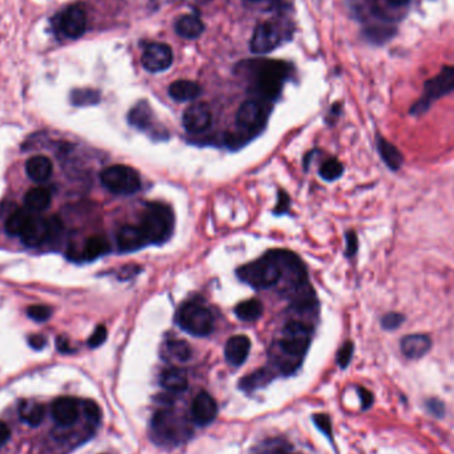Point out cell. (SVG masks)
Segmentation results:
<instances>
[{
	"label": "cell",
	"mask_w": 454,
	"mask_h": 454,
	"mask_svg": "<svg viewBox=\"0 0 454 454\" xmlns=\"http://www.w3.org/2000/svg\"><path fill=\"white\" fill-rule=\"evenodd\" d=\"M312 331L308 325L291 322L285 325L282 336L278 343L279 352L287 357L282 369L285 374L294 372L299 367L300 360L306 355V352L311 343Z\"/></svg>",
	"instance_id": "cell-1"
},
{
	"label": "cell",
	"mask_w": 454,
	"mask_h": 454,
	"mask_svg": "<svg viewBox=\"0 0 454 454\" xmlns=\"http://www.w3.org/2000/svg\"><path fill=\"white\" fill-rule=\"evenodd\" d=\"M31 215L32 214L29 213V210L20 208V210L13 211L6 222V232L13 236H20L23 230L26 229L27 223L29 221Z\"/></svg>",
	"instance_id": "cell-31"
},
{
	"label": "cell",
	"mask_w": 454,
	"mask_h": 454,
	"mask_svg": "<svg viewBox=\"0 0 454 454\" xmlns=\"http://www.w3.org/2000/svg\"><path fill=\"white\" fill-rule=\"evenodd\" d=\"M432 340L428 335H408L402 340V352L408 359H420L428 353Z\"/></svg>",
	"instance_id": "cell-19"
},
{
	"label": "cell",
	"mask_w": 454,
	"mask_h": 454,
	"mask_svg": "<svg viewBox=\"0 0 454 454\" xmlns=\"http://www.w3.org/2000/svg\"><path fill=\"white\" fill-rule=\"evenodd\" d=\"M106 336H108L106 328H105L104 325H99L93 331L91 338L88 339V346L91 348H97V347H100L104 343L105 340H106Z\"/></svg>",
	"instance_id": "cell-38"
},
{
	"label": "cell",
	"mask_w": 454,
	"mask_h": 454,
	"mask_svg": "<svg viewBox=\"0 0 454 454\" xmlns=\"http://www.w3.org/2000/svg\"><path fill=\"white\" fill-rule=\"evenodd\" d=\"M357 246H359V242H357L356 233L348 232L346 234V254H347V257L355 255L357 251Z\"/></svg>",
	"instance_id": "cell-42"
},
{
	"label": "cell",
	"mask_w": 454,
	"mask_h": 454,
	"mask_svg": "<svg viewBox=\"0 0 454 454\" xmlns=\"http://www.w3.org/2000/svg\"><path fill=\"white\" fill-rule=\"evenodd\" d=\"M101 183L105 189L117 195H132L141 189L140 174L125 165H113L101 171Z\"/></svg>",
	"instance_id": "cell-7"
},
{
	"label": "cell",
	"mask_w": 454,
	"mask_h": 454,
	"mask_svg": "<svg viewBox=\"0 0 454 454\" xmlns=\"http://www.w3.org/2000/svg\"><path fill=\"white\" fill-rule=\"evenodd\" d=\"M57 348L62 352H69V348H68V341L66 339L59 338L57 339Z\"/></svg>",
	"instance_id": "cell-47"
},
{
	"label": "cell",
	"mask_w": 454,
	"mask_h": 454,
	"mask_svg": "<svg viewBox=\"0 0 454 454\" xmlns=\"http://www.w3.org/2000/svg\"><path fill=\"white\" fill-rule=\"evenodd\" d=\"M236 275L242 282L254 288H270L281 282L282 267L273 250L260 260L239 267Z\"/></svg>",
	"instance_id": "cell-4"
},
{
	"label": "cell",
	"mask_w": 454,
	"mask_h": 454,
	"mask_svg": "<svg viewBox=\"0 0 454 454\" xmlns=\"http://www.w3.org/2000/svg\"><path fill=\"white\" fill-rule=\"evenodd\" d=\"M101 99L100 92L91 88H81L75 90L71 93V103L75 106H92L99 104Z\"/></svg>",
	"instance_id": "cell-32"
},
{
	"label": "cell",
	"mask_w": 454,
	"mask_h": 454,
	"mask_svg": "<svg viewBox=\"0 0 454 454\" xmlns=\"http://www.w3.org/2000/svg\"><path fill=\"white\" fill-rule=\"evenodd\" d=\"M140 229L149 245L165 243L174 230V214L168 205L149 202L143 208Z\"/></svg>",
	"instance_id": "cell-2"
},
{
	"label": "cell",
	"mask_w": 454,
	"mask_h": 454,
	"mask_svg": "<svg viewBox=\"0 0 454 454\" xmlns=\"http://www.w3.org/2000/svg\"><path fill=\"white\" fill-rule=\"evenodd\" d=\"M253 69L254 88L264 101L275 100L283 90L291 66L283 62H255Z\"/></svg>",
	"instance_id": "cell-3"
},
{
	"label": "cell",
	"mask_w": 454,
	"mask_h": 454,
	"mask_svg": "<svg viewBox=\"0 0 454 454\" xmlns=\"http://www.w3.org/2000/svg\"><path fill=\"white\" fill-rule=\"evenodd\" d=\"M19 415L27 424L38 427L44 418V406L35 402H22L19 405Z\"/></svg>",
	"instance_id": "cell-30"
},
{
	"label": "cell",
	"mask_w": 454,
	"mask_h": 454,
	"mask_svg": "<svg viewBox=\"0 0 454 454\" xmlns=\"http://www.w3.org/2000/svg\"><path fill=\"white\" fill-rule=\"evenodd\" d=\"M250 348H251V341L245 335H238L229 339L225 347L226 362L233 367L242 365L246 362Z\"/></svg>",
	"instance_id": "cell-18"
},
{
	"label": "cell",
	"mask_w": 454,
	"mask_h": 454,
	"mask_svg": "<svg viewBox=\"0 0 454 454\" xmlns=\"http://www.w3.org/2000/svg\"><path fill=\"white\" fill-rule=\"evenodd\" d=\"M190 434L192 429L186 420L173 411H161L152 420V439L161 446H177Z\"/></svg>",
	"instance_id": "cell-5"
},
{
	"label": "cell",
	"mask_w": 454,
	"mask_h": 454,
	"mask_svg": "<svg viewBox=\"0 0 454 454\" xmlns=\"http://www.w3.org/2000/svg\"><path fill=\"white\" fill-rule=\"evenodd\" d=\"M176 32L185 39H197L202 35L205 26L195 15H183L176 22Z\"/></svg>",
	"instance_id": "cell-23"
},
{
	"label": "cell",
	"mask_w": 454,
	"mask_h": 454,
	"mask_svg": "<svg viewBox=\"0 0 454 454\" xmlns=\"http://www.w3.org/2000/svg\"><path fill=\"white\" fill-rule=\"evenodd\" d=\"M451 91H454V66L444 68L439 76L429 80L425 84V94L417 104L423 109H427L430 101L441 97Z\"/></svg>",
	"instance_id": "cell-12"
},
{
	"label": "cell",
	"mask_w": 454,
	"mask_h": 454,
	"mask_svg": "<svg viewBox=\"0 0 454 454\" xmlns=\"http://www.w3.org/2000/svg\"><path fill=\"white\" fill-rule=\"evenodd\" d=\"M217 413L218 406L215 400L206 392H201L192 405V416L195 424L199 427L208 425L211 421H214Z\"/></svg>",
	"instance_id": "cell-15"
},
{
	"label": "cell",
	"mask_w": 454,
	"mask_h": 454,
	"mask_svg": "<svg viewBox=\"0 0 454 454\" xmlns=\"http://www.w3.org/2000/svg\"><path fill=\"white\" fill-rule=\"evenodd\" d=\"M377 148H378V153L383 158V161L387 164V166L392 170H397L402 164V153L399 152V149L388 143L385 139L378 137L377 139Z\"/></svg>",
	"instance_id": "cell-29"
},
{
	"label": "cell",
	"mask_w": 454,
	"mask_h": 454,
	"mask_svg": "<svg viewBox=\"0 0 454 454\" xmlns=\"http://www.w3.org/2000/svg\"><path fill=\"white\" fill-rule=\"evenodd\" d=\"M353 355V344L350 341H347L338 353V364L341 368H346L350 364V359Z\"/></svg>",
	"instance_id": "cell-40"
},
{
	"label": "cell",
	"mask_w": 454,
	"mask_h": 454,
	"mask_svg": "<svg viewBox=\"0 0 454 454\" xmlns=\"http://www.w3.org/2000/svg\"><path fill=\"white\" fill-rule=\"evenodd\" d=\"M27 313H28V316H29L32 320L43 323V322H45V320H48V319L51 318V313H52V311H51V308L47 307V306L36 304V306H31V307L27 310Z\"/></svg>",
	"instance_id": "cell-35"
},
{
	"label": "cell",
	"mask_w": 454,
	"mask_h": 454,
	"mask_svg": "<svg viewBox=\"0 0 454 454\" xmlns=\"http://www.w3.org/2000/svg\"><path fill=\"white\" fill-rule=\"evenodd\" d=\"M83 409H84V413L87 416V418L91 421L92 424H97L100 421L101 411H100V408H99V405L96 402H91V400L84 402Z\"/></svg>",
	"instance_id": "cell-37"
},
{
	"label": "cell",
	"mask_w": 454,
	"mask_h": 454,
	"mask_svg": "<svg viewBox=\"0 0 454 454\" xmlns=\"http://www.w3.org/2000/svg\"><path fill=\"white\" fill-rule=\"evenodd\" d=\"M159 384L164 387V390L173 393H181L187 388V375L181 368L171 367L164 369L159 376Z\"/></svg>",
	"instance_id": "cell-22"
},
{
	"label": "cell",
	"mask_w": 454,
	"mask_h": 454,
	"mask_svg": "<svg viewBox=\"0 0 454 454\" xmlns=\"http://www.w3.org/2000/svg\"><path fill=\"white\" fill-rule=\"evenodd\" d=\"M27 210L39 213L51 205V193L47 189L43 187H35L31 189L24 198Z\"/></svg>",
	"instance_id": "cell-26"
},
{
	"label": "cell",
	"mask_w": 454,
	"mask_h": 454,
	"mask_svg": "<svg viewBox=\"0 0 454 454\" xmlns=\"http://www.w3.org/2000/svg\"><path fill=\"white\" fill-rule=\"evenodd\" d=\"M290 204H291V199L290 197L287 195L285 190H279L278 192V204H276V208L274 210V214H285L288 211V208H290Z\"/></svg>",
	"instance_id": "cell-41"
},
{
	"label": "cell",
	"mask_w": 454,
	"mask_h": 454,
	"mask_svg": "<svg viewBox=\"0 0 454 454\" xmlns=\"http://www.w3.org/2000/svg\"><path fill=\"white\" fill-rule=\"evenodd\" d=\"M343 171H344V168H343L341 162L336 158H329L322 164V166L319 169V174L325 181L331 182L336 181L338 178H340Z\"/></svg>",
	"instance_id": "cell-33"
},
{
	"label": "cell",
	"mask_w": 454,
	"mask_h": 454,
	"mask_svg": "<svg viewBox=\"0 0 454 454\" xmlns=\"http://www.w3.org/2000/svg\"><path fill=\"white\" fill-rule=\"evenodd\" d=\"M52 416L60 425L69 427L78 421L80 416L78 402L72 397H59L52 404Z\"/></svg>",
	"instance_id": "cell-17"
},
{
	"label": "cell",
	"mask_w": 454,
	"mask_h": 454,
	"mask_svg": "<svg viewBox=\"0 0 454 454\" xmlns=\"http://www.w3.org/2000/svg\"><path fill=\"white\" fill-rule=\"evenodd\" d=\"M402 322H404V316H402V313L390 312L383 318L381 325L385 329H396L402 325Z\"/></svg>",
	"instance_id": "cell-39"
},
{
	"label": "cell",
	"mask_w": 454,
	"mask_h": 454,
	"mask_svg": "<svg viewBox=\"0 0 454 454\" xmlns=\"http://www.w3.org/2000/svg\"><path fill=\"white\" fill-rule=\"evenodd\" d=\"M312 418L315 425L323 432V434H325L328 439H332V425L329 417L325 413H316Z\"/></svg>",
	"instance_id": "cell-36"
},
{
	"label": "cell",
	"mask_w": 454,
	"mask_h": 454,
	"mask_svg": "<svg viewBox=\"0 0 454 454\" xmlns=\"http://www.w3.org/2000/svg\"><path fill=\"white\" fill-rule=\"evenodd\" d=\"M201 92L202 90L199 84L192 80H177L171 83L169 87L170 97L180 103L195 100L201 94Z\"/></svg>",
	"instance_id": "cell-20"
},
{
	"label": "cell",
	"mask_w": 454,
	"mask_h": 454,
	"mask_svg": "<svg viewBox=\"0 0 454 454\" xmlns=\"http://www.w3.org/2000/svg\"><path fill=\"white\" fill-rule=\"evenodd\" d=\"M270 109L260 100H247L236 112V125L242 133H258L267 121Z\"/></svg>",
	"instance_id": "cell-8"
},
{
	"label": "cell",
	"mask_w": 454,
	"mask_h": 454,
	"mask_svg": "<svg viewBox=\"0 0 454 454\" xmlns=\"http://www.w3.org/2000/svg\"><path fill=\"white\" fill-rule=\"evenodd\" d=\"M177 325L193 336H208L214 329V316L201 302H186L178 308L176 316Z\"/></svg>",
	"instance_id": "cell-6"
},
{
	"label": "cell",
	"mask_w": 454,
	"mask_h": 454,
	"mask_svg": "<svg viewBox=\"0 0 454 454\" xmlns=\"http://www.w3.org/2000/svg\"><path fill=\"white\" fill-rule=\"evenodd\" d=\"M56 29L66 39H78L87 29V13L81 4L65 8L55 17Z\"/></svg>",
	"instance_id": "cell-9"
},
{
	"label": "cell",
	"mask_w": 454,
	"mask_h": 454,
	"mask_svg": "<svg viewBox=\"0 0 454 454\" xmlns=\"http://www.w3.org/2000/svg\"><path fill=\"white\" fill-rule=\"evenodd\" d=\"M28 343H29V346L34 348V350H43L44 347H45V338L44 336H41V335H34V336H31L29 338V340H28Z\"/></svg>",
	"instance_id": "cell-44"
},
{
	"label": "cell",
	"mask_w": 454,
	"mask_h": 454,
	"mask_svg": "<svg viewBox=\"0 0 454 454\" xmlns=\"http://www.w3.org/2000/svg\"><path fill=\"white\" fill-rule=\"evenodd\" d=\"M23 243L28 247H38L50 241V221L38 217L35 214L31 215L27 223L26 229L20 235Z\"/></svg>",
	"instance_id": "cell-14"
},
{
	"label": "cell",
	"mask_w": 454,
	"mask_h": 454,
	"mask_svg": "<svg viewBox=\"0 0 454 454\" xmlns=\"http://www.w3.org/2000/svg\"><path fill=\"white\" fill-rule=\"evenodd\" d=\"M211 118V111L208 105L198 103L185 111L182 122L189 133H202L210 128Z\"/></svg>",
	"instance_id": "cell-13"
},
{
	"label": "cell",
	"mask_w": 454,
	"mask_h": 454,
	"mask_svg": "<svg viewBox=\"0 0 454 454\" xmlns=\"http://www.w3.org/2000/svg\"><path fill=\"white\" fill-rule=\"evenodd\" d=\"M384 1L390 7H393V8H400V7L406 6L411 0H384Z\"/></svg>",
	"instance_id": "cell-46"
},
{
	"label": "cell",
	"mask_w": 454,
	"mask_h": 454,
	"mask_svg": "<svg viewBox=\"0 0 454 454\" xmlns=\"http://www.w3.org/2000/svg\"><path fill=\"white\" fill-rule=\"evenodd\" d=\"M248 1H260V0H248Z\"/></svg>",
	"instance_id": "cell-48"
},
{
	"label": "cell",
	"mask_w": 454,
	"mask_h": 454,
	"mask_svg": "<svg viewBox=\"0 0 454 454\" xmlns=\"http://www.w3.org/2000/svg\"><path fill=\"white\" fill-rule=\"evenodd\" d=\"M271 380V375L267 369H258L257 372L251 374L250 376H246L242 383H241V388L246 390H254L257 388H260L262 385L267 384Z\"/></svg>",
	"instance_id": "cell-34"
},
{
	"label": "cell",
	"mask_w": 454,
	"mask_h": 454,
	"mask_svg": "<svg viewBox=\"0 0 454 454\" xmlns=\"http://www.w3.org/2000/svg\"><path fill=\"white\" fill-rule=\"evenodd\" d=\"M282 41L281 27L273 22H262L255 27L250 48L251 52L269 53L274 51Z\"/></svg>",
	"instance_id": "cell-10"
},
{
	"label": "cell",
	"mask_w": 454,
	"mask_h": 454,
	"mask_svg": "<svg viewBox=\"0 0 454 454\" xmlns=\"http://www.w3.org/2000/svg\"><path fill=\"white\" fill-rule=\"evenodd\" d=\"M10 434L11 433H10L8 427L3 421H0V446H3L6 442L10 440Z\"/></svg>",
	"instance_id": "cell-45"
},
{
	"label": "cell",
	"mask_w": 454,
	"mask_h": 454,
	"mask_svg": "<svg viewBox=\"0 0 454 454\" xmlns=\"http://www.w3.org/2000/svg\"><path fill=\"white\" fill-rule=\"evenodd\" d=\"M52 162L45 156H35L27 161L26 171L32 181H47L52 174Z\"/></svg>",
	"instance_id": "cell-21"
},
{
	"label": "cell",
	"mask_w": 454,
	"mask_h": 454,
	"mask_svg": "<svg viewBox=\"0 0 454 454\" xmlns=\"http://www.w3.org/2000/svg\"><path fill=\"white\" fill-rule=\"evenodd\" d=\"M117 246L121 253H132L149 245L140 226H122L116 235Z\"/></svg>",
	"instance_id": "cell-16"
},
{
	"label": "cell",
	"mask_w": 454,
	"mask_h": 454,
	"mask_svg": "<svg viewBox=\"0 0 454 454\" xmlns=\"http://www.w3.org/2000/svg\"><path fill=\"white\" fill-rule=\"evenodd\" d=\"M130 125L140 130L149 129L153 122V111L148 101H140L130 109L128 115Z\"/></svg>",
	"instance_id": "cell-24"
},
{
	"label": "cell",
	"mask_w": 454,
	"mask_h": 454,
	"mask_svg": "<svg viewBox=\"0 0 454 454\" xmlns=\"http://www.w3.org/2000/svg\"><path fill=\"white\" fill-rule=\"evenodd\" d=\"M234 312L242 322H255L263 313V304L258 299H248L239 303Z\"/></svg>",
	"instance_id": "cell-28"
},
{
	"label": "cell",
	"mask_w": 454,
	"mask_h": 454,
	"mask_svg": "<svg viewBox=\"0 0 454 454\" xmlns=\"http://www.w3.org/2000/svg\"><path fill=\"white\" fill-rule=\"evenodd\" d=\"M164 352H165V357L174 360V362H187L192 357V347L189 346L187 341L185 340H169L165 343L164 347Z\"/></svg>",
	"instance_id": "cell-27"
},
{
	"label": "cell",
	"mask_w": 454,
	"mask_h": 454,
	"mask_svg": "<svg viewBox=\"0 0 454 454\" xmlns=\"http://www.w3.org/2000/svg\"><path fill=\"white\" fill-rule=\"evenodd\" d=\"M111 251V243L104 235H93L87 239L81 258L85 260H94Z\"/></svg>",
	"instance_id": "cell-25"
},
{
	"label": "cell",
	"mask_w": 454,
	"mask_h": 454,
	"mask_svg": "<svg viewBox=\"0 0 454 454\" xmlns=\"http://www.w3.org/2000/svg\"><path fill=\"white\" fill-rule=\"evenodd\" d=\"M359 396L362 399V405H363V409H368L372 402H374V396L369 390H364V388H359Z\"/></svg>",
	"instance_id": "cell-43"
},
{
	"label": "cell",
	"mask_w": 454,
	"mask_h": 454,
	"mask_svg": "<svg viewBox=\"0 0 454 454\" xmlns=\"http://www.w3.org/2000/svg\"><path fill=\"white\" fill-rule=\"evenodd\" d=\"M141 63L143 68L152 73L166 71L173 64V51L168 44H148L143 50Z\"/></svg>",
	"instance_id": "cell-11"
}]
</instances>
